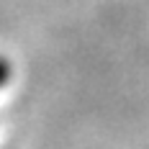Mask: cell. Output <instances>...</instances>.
<instances>
[{
	"label": "cell",
	"instance_id": "1",
	"mask_svg": "<svg viewBox=\"0 0 149 149\" xmlns=\"http://www.w3.org/2000/svg\"><path fill=\"white\" fill-rule=\"evenodd\" d=\"M5 80H8V64H5V62L0 59V85H3Z\"/></svg>",
	"mask_w": 149,
	"mask_h": 149
}]
</instances>
